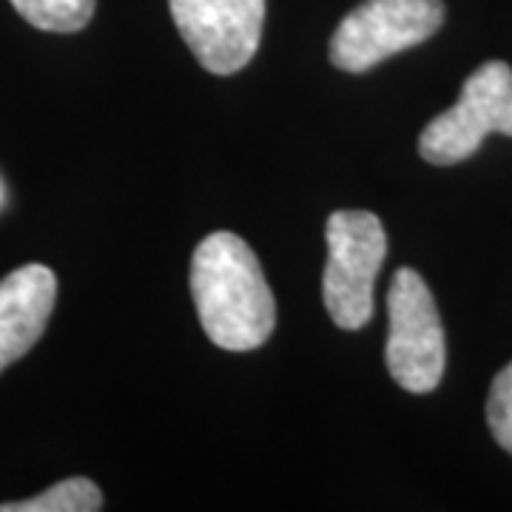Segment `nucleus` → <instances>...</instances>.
I'll use <instances>...</instances> for the list:
<instances>
[{
	"instance_id": "1",
	"label": "nucleus",
	"mask_w": 512,
	"mask_h": 512,
	"mask_svg": "<svg viewBox=\"0 0 512 512\" xmlns=\"http://www.w3.org/2000/svg\"><path fill=\"white\" fill-rule=\"evenodd\" d=\"M191 296L202 330L222 350L262 348L276 328L271 285L251 245L231 231L208 234L191 256Z\"/></svg>"
},
{
	"instance_id": "2",
	"label": "nucleus",
	"mask_w": 512,
	"mask_h": 512,
	"mask_svg": "<svg viewBox=\"0 0 512 512\" xmlns=\"http://www.w3.org/2000/svg\"><path fill=\"white\" fill-rule=\"evenodd\" d=\"M328 265L322 276V299L333 325L365 328L373 319V288L387 259V234L373 211H333L325 225Z\"/></svg>"
},
{
	"instance_id": "3",
	"label": "nucleus",
	"mask_w": 512,
	"mask_h": 512,
	"mask_svg": "<svg viewBox=\"0 0 512 512\" xmlns=\"http://www.w3.org/2000/svg\"><path fill=\"white\" fill-rule=\"evenodd\" d=\"M384 365L407 393H433L447 365L444 325L436 299L413 268H399L387 291Z\"/></svg>"
},
{
	"instance_id": "4",
	"label": "nucleus",
	"mask_w": 512,
	"mask_h": 512,
	"mask_svg": "<svg viewBox=\"0 0 512 512\" xmlns=\"http://www.w3.org/2000/svg\"><path fill=\"white\" fill-rule=\"evenodd\" d=\"M444 23L441 0H362L330 37V63L362 74L433 37Z\"/></svg>"
},
{
	"instance_id": "5",
	"label": "nucleus",
	"mask_w": 512,
	"mask_h": 512,
	"mask_svg": "<svg viewBox=\"0 0 512 512\" xmlns=\"http://www.w3.org/2000/svg\"><path fill=\"white\" fill-rule=\"evenodd\" d=\"M487 134L512 137V69L501 60L464 80L456 106L421 131L419 154L433 165H456L473 157Z\"/></svg>"
},
{
	"instance_id": "6",
	"label": "nucleus",
	"mask_w": 512,
	"mask_h": 512,
	"mask_svg": "<svg viewBox=\"0 0 512 512\" xmlns=\"http://www.w3.org/2000/svg\"><path fill=\"white\" fill-rule=\"evenodd\" d=\"M177 32L211 74H237L254 60L265 0H168Z\"/></svg>"
},
{
	"instance_id": "7",
	"label": "nucleus",
	"mask_w": 512,
	"mask_h": 512,
	"mask_svg": "<svg viewBox=\"0 0 512 512\" xmlns=\"http://www.w3.org/2000/svg\"><path fill=\"white\" fill-rule=\"evenodd\" d=\"M57 302L46 265H23L0 282V373L35 348Z\"/></svg>"
},
{
	"instance_id": "8",
	"label": "nucleus",
	"mask_w": 512,
	"mask_h": 512,
	"mask_svg": "<svg viewBox=\"0 0 512 512\" xmlns=\"http://www.w3.org/2000/svg\"><path fill=\"white\" fill-rule=\"evenodd\" d=\"M103 510V493L89 478H66L46 493L0 504V512H97Z\"/></svg>"
},
{
	"instance_id": "9",
	"label": "nucleus",
	"mask_w": 512,
	"mask_h": 512,
	"mask_svg": "<svg viewBox=\"0 0 512 512\" xmlns=\"http://www.w3.org/2000/svg\"><path fill=\"white\" fill-rule=\"evenodd\" d=\"M12 6L35 29L72 35L89 26L97 0H12Z\"/></svg>"
},
{
	"instance_id": "10",
	"label": "nucleus",
	"mask_w": 512,
	"mask_h": 512,
	"mask_svg": "<svg viewBox=\"0 0 512 512\" xmlns=\"http://www.w3.org/2000/svg\"><path fill=\"white\" fill-rule=\"evenodd\" d=\"M487 424L498 447L512 456V362L493 379L487 399Z\"/></svg>"
}]
</instances>
